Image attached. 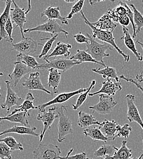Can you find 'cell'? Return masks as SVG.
Wrapping results in <instances>:
<instances>
[{
  "label": "cell",
  "mask_w": 143,
  "mask_h": 159,
  "mask_svg": "<svg viewBox=\"0 0 143 159\" xmlns=\"http://www.w3.org/2000/svg\"><path fill=\"white\" fill-rule=\"evenodd\" d=\"M118 150V148L114 145L104 144L94 152V156L96 157L104 159L108 156H113Z\"/></svg>",
  "instance_id": "33"
},
{
  "label": "cell",
  "mask_w": 143,
  "mask_h": 159,
  "mask_svg": "<svg viewBox=\"0 0 143 159\" xmlns=\"http://www.w3.org/2000/svg\"><path fill=\"white\" fill-rule=\"evenodd\" d=\"M96 84V80H92L91 81V83L89 87L88 88H87V90L85 92L80 94V96L77 100L76 103L74 105H72L73 110H78L81 106H82L84 103V102H86V100L87 98V96H89V94L90 93L91 90L94 88Z\"/></svg>",
  "instance_id": "37"
},
{
  "label": "cell",
  "mask_w": 143,
  "mask_h": 159,
  "mask_svg": "<svg viewBox=\"0 0 143 159\" xmlns=\"http://www.w3.org/2000/svg\"><path fill=\"white\" fill-rule=\"evenodd\" d=\"M118 125L119 124L114 120H108L107 119H105L99 127L103 134L109 139V141H113L116 139L115 136Z\"/></svg>",
  "instance_id": "20"
},
{
  "label": "cell",
  "mask_w": 143,
  "mask_h": 159,
  "mask_svg": "<svg viewBox=\"0 0 143 159\" xmlns=\"http://www.w3.org/2000/svg\"><path fill=\"white\" fill-rule=\"evenodd\" d=\"M22 86L25 88L31 91H42L47 94H51V92L48 91L42 84L40 79V73L38 72L31 73L29 77L26 78L25 81L22 83Z\"/></svg>",
  "instance_id": "13"
},
{
  "label": "cell",
  "mask_w": 143,
  "mask_h": 159,
  "mask_svg": "<svg viewBox=\"0 0 143 159\" xmlns=\"http://www.w3.org/2000/svg\"><path fill=\"white\" fill-rule=\"evenodd\" d=\"M136 43H138V44H139L141 47V48H142V49H143V42H140V41H138V40H136Z\"/></svg>",
  "instance_id": "51"
},
{
  "label": "cell",
  "mask_w": 143,
  "mask_h": 159,
  "mask_svg": "<svg viewBox=\"0 0 143 159\" xmlns=\"http://www.w3.org/2000/svg\"></svg>",
  "instance_id": "58"
},
{
  "label": "cell",
  "mask_w": 143,
  "mask_h": 159,
  "mask_svg": "<svg viewBox=\"0 0 143 159\" xmlns=\"http://www.w3.org/2000/svg\"><path fill=\"white\" fill-rule=\"evenodd\" d=\"M34 100V98L32 94V93H28L26 94V98L23 100L22 104L18 107V108L15 109L9 115H13L19 112H25L28 114V116H29L30 114L29 111L30 110H38V107H36L33 104Z\"/></svg>",
  "instance_id": "23"
},
{
  "label": "cell",
  "mask_w": 143,
  "mask_h": 159,
  "mask_svg": "<svg viewBox=\"0 0 143 159\" xmlns=\"http://www.w3.org/2000/svg\"><path fill=\"white\" fill-rule=\"evenodd\" d=\"M127 141L123 140L119 149L113 156H108L102 159H130L132 158V151L127 146Z\"/></svg>",
  "instance_id": "30"
},
{
  "label": "cell",
  "mask_w": 143,
  "mask_h": 159,
  "mask_svg": "<svg viewBox=\"0 0 143 159\" xmlns=\"http://www.w3.org/2000/svg\"><path fill=\"white\" fill-rule=\"evenodd\" d=\"M1 122V120H0V122Z\"/></svg>",
  "instance_id": "57"
},
{
  "label": "cell",
  "mask_w": 143,
  "mask_h": 159,
  "mask_svg": "<svg viewBox=\"0 0 143 159\" xmlns=\"http://www.w3.org/2000/svg\"><path fill=\"white\" fill-rule=\"evenodd\" d=\"M61 149L53 144H40L34 150V159H61Z\"/></svg>",
  "instance_id": "5"
},
{
  "label": "cell",
  "mask_w": 143,
  "mask_h": 159,
  "mask_svg": "<svg viewBox=\"0 0 143 159\" xmlns=\"http://www.w3.org/2000/svg\"><path fill=\"white\" fill-rule=\"evenodd\" d=\"M59 34L55 35L54 36L51 37V38H41V40H47L45 43L44 45L42 44V46H43V48L42 50L41 54L39 55H38L36 57V58H38L39 59H43L44 57H45L51 49L53 45L55 42V41L57 39V38L58 37Z\"/></svg>",
  "instance_id": "35"
},
{
  "label": "cell",
  "mask_w": 143,
  "mask_h": 159,
  "mask_svg": "<svg viewBox=\"0 0 143 159\" xmlns=\"http://www.w3.org/2000/svg\"><path fill=\"white\" fill-rule=\"evenodd\" d=\"M84 2H85L84 0H80V1H78L76 3H75V4L72 7L70 12L67 16L66 19L67 20H70L72 19L73 16L75 14L82 12V9L84 7Z\"/></svg>",
  "instance_id": "40"
},
{
  "label": "cell",
  "mask_w": 143,
  "mask_h": 159,
  "mask_svg": "<svg viewBox=\"0 0 143 159\" xmlns=\"http://www.w3.org/2000/svg\"><path fill=\"white\" fill-rule=\"evenodd\" d=\"M122 90V86L119 82L113 81L108 79L102 82V86L101 89L96 93H89V96L93 97L97 94H107L108 96L113 97L118 91Z\"/></svg>",
  "instance_id": "15"
},
{
  "label": "cell",
  "mask_w": 143,
  "mask_h": 159,
  "mask_svg": "<svg viewBox=\"0 0 143 159\" xmlns=\"http://www.w3.org/2000/svg\"><path fill=\"white\" fill-rule=\"evenodd\" d=\"M38 45H42L31 38H25L17 43H11V50H16L23 55H30L35 53Z\"/></svg>",
  "instance_id": "11"
},
{
  "label": "cell",
  "mask_w": 143,
  "mask_h": 159,
  "mask_svg": "<svg viewBox=\"0 0 143 159\" xmlns=\"http://www.w3.org/2000/svg\"><path fill=\"white\" fill-rule=\"evenodd\" d=\"M136 79L138 81V83H143V70L140 73V74L136 75Z\"/></svg>",
  "instance_id": "47"
},
{
  "label": "cell",
  "mask_w": 143,
  "mask_h": 159,
  "mask_svg": "<svg viewBox=\"0 0 143 159\" xmlns=\"http://www.w3.org/2000/svg\"><path fill=\"white\" fill-rule=\"evenodd\" d=\"M65 2H67V3H70V2H71V3H76L77 1H75V0H72V1H69V0L66 1V0H65Z\"/></svg>",
  "instance_id": "50"
},
{
  "label": "cell",
  "mask_w": 143,
  "mask_h": 159,
  "mask_svg": "<svg viewBox=\"0 0 143 159\" xmlns=\"http://www.w3.org/2000/svg\"><path fill=\"white\" fill-rule=\"evenodd\" d=\"M2 75H3V74H2V72H1V73H0V77H1V76H2Z\"/></svg>",
  "instance_id": "54"
},
{
  "label": "cell",
  "mask_w": 143,
  "mask_h": 159,
  "mask_svg": "<svg viewBox=\"0 0 143 159\" xmlns=\"http://www.w3.org/2000/svg\"><path fill=\"white\" fill-rule=\"evenodd\" d=\"M125 2L128 4V6L130 7L132 11H133L134 16V23L136 27V34H138L140 33L141 29L143 28V16L137 9V8L135 6L134 4L127 1Z\"/></svg>",
  "instance_id": "34"
},
{
  "label": "cell",
  "mask_w": 143,
  "mask_h": 159,
  "mask_svg": "<svg viewBox=\"0 0 143 159\" xmlns=\"http://www.w3.org/2000/svg\"><path fill=\"white\" fill-rule=\"evenodd\" d=\"M56 107L59 118L58 124V141L61 143L65 139L68 135L73 133L72 121L66 115L68 108L67 106L61 105Z\"/></svg>",
  "instance_id": "2"
},
{
  "label": "cell",
  "mask_w": 143,
  "mask_h": 159,
  "mask_svg": "<svg viewBox=\"0 0 143 159\" xmlns=\"http://www.w3.org/2000/svg\"></svg>",
  "instance_id": "59"
},
{
  "label": "cell",
  "mask_w": 143,
  "mask_h": 159,
  "mask_svg": "<svg viewBox=\"0 0 143 159\" xmlns=\"http://www.w3.org/2000/svg\"><path fill=\"white\" fill-rule=\"evenodd\" d=\"M6 7L5 9L0 16V40L3 39H8L7 34L5 30V26L7 21L10 17V13L11 10V6L12 1L7 0L5 1Z\"/></svg>",
  "instance_id": "19"
},
{
  "label": "cell",
  "mask_w": 143,
  "mask_h": 159,
  "mask_svg": "<svg viewBox=\"0 0 143 159\" xmlns=\"http://www.w3.org/2000/svg\"><path fill=\"white\" fill-rule=\"evenodd\" d=\"M0 157L2 159H12V151L3 142H0Z\"/></svg>",
  "instance_id": "41"
},
{
  "label": "cell",
  "mask_w": 143,
  "mask_h": 159,
  "mask_svg": "<svg viewBox=\"0 0 143 159\" xmlns=\"http://www.w3.org/2000/svg\"><path fill=\"white\" fill-rule=\"evenodd\" d=\"M125 99L127 104V119L130 122H135L138 124L143 130V121L135 104V96L127 94Z\"/></svg>",
  "instance_id": "12"
},
{
  "label": "cell",
  "mask_w": 143,
  "mask_h": 159,
  "mask_svg": "<svg viewBox=\"0 0 143 159\" xmlns=\"http://www.w3.org/2000/svg\"><path fill=\"white\" fill-rule=\"evenodd\" d=\"M102 2V1H94V0L89 1V3L91 4V6H94V5H95V4L99 3V2Z\"/></svg>",
  "instance_id": "49"
},
{
  "label": "cell",
  "mask_w": 143,
  "mask_h": 159,
  "mask_svg": "<svg viewBox=\"0 0 143 159\" xmlns=\"http://www.w3.org/2000/svg\"><path fill=\"white\" fill-rule=\"evenodd\" d=\"M130 159H138V158H137L136 157H132V158H131Z\"/></svg>",
  "instance_id": "53"
},
{
  "label": "cell",
  "mask_w": 143,
  "mask_h": 159,
  "mask_svg": "<svg viewBox=\"0 0 143 159\" xmlns=\"http://www.w3.org/2000/svg\"><path fill=\"white\" fill-rule=\"evenodd\" d=\"M67 159H89L87 157V154L86 152H83L79 154H75L74 156L69 155Z\"/></svg>",
  "instance_id": "45"
},
{
  "label": "cell",
  "mask_w": 143,
  "mask_h": 159,
  "mask_svg": "<svg viewBox=\"0 0 143 159\" xmlns=\"http://www.w3.org/2000/svg\"><path fill=\"white\" fill-rule=\"evenodd\" d=\"M81 15H82V19L84 20V22L85 23V24H86L91 28L92 33V36L94 39L100 40L103 42L104 43L109 44L119 53V54H120L123 57V59L126 62L129 61L130 57L129 55L125 54L123 51L119 48V47L117 45V44L115 42L114 35H113V31H102V30L96 28L95 26H94L92 25V23H91L89 20L87 19L84 14L83 12H81Z\"/></svg>",
  "instance_id": "1"
},
{
  "label": "cell",
  "mask_w": 143,
  "mask_h": 159,
  "mask_svg": "<svg viewBox=\"0 0 143 159\" xmlns=\"http://www.w3.org/2000/svg\"><path fill=\"white\" fill-rule=\"evenodd\" d=\"M72 48V46L70 44L58 42L55 49L51 53H48L45 57H44L43 60H45L46 62H48L49 59L51 58H56L59 57H64L65 58H67L71 54L70 49Z\"/></svg>",
  "instance_id": "17"
},
{
  "label": "cell",
  "mask_w": 143,
  "mask_h": 159,
  "mask_svg": "<svg viewBox=\"0 0 143 159\" xmlns=\"http://www.w3.org/2000/svg\"><path fill=\"white\" fill-rule=\"evenodd\" d=\"M6 88H7V94L6 100L1 105L2 109L7 108V113H9L10 110L14 106H20V103L23 101L21 98H19L18 95L14 92L11 86V82L9 80L5 81Z\"/></svg>",
  "instance_id": "14"
},
{
  "label": "cell",
  "mask_w": 143,
  "mask_h": 159,
  "mask_svg": "<svg viewBox=\"0 0 143 159\" xmlns=\"http://www.w3.org/2000/svg\"><path fill=\"white\" fill-rule=\"evenodd\" d=\"M14 64L15 66L14 70L8 75V77L13 81L12 86L16 87L21 79L26 74L30 73L33 69L20 61L14 62Z\"/></svg>",
  "instance_id": "16"
},
{
  "label": "cell",
  "mask_w": 143,
  "mask_h": 159,
  "mask_svg": "<svg viewBox=\"0 0 143 159\" xmlns=\"http://www.w3.org/2000/svg\"><path fill=\"white\" fill-rule=\"evenodd\" d=\"M83 134L85 136L90 137L94 141H102L105 143L109 141L103 134L100 127H97L94 125L86 128L83 130Z\"/></svg>",
  "instance_id": "28"
},
{
  "label": "cell",
  "mask_w": 143,
  "mask_h": 159,
  "mask_svg": "<svg viewBox=\"0 0 143 159\" xmlns=\"http://www.w3.org/2000/svg\"><path fill=\"white\" fill-rule=\"evenodd\" d=\"M56 118H58V114L56 110V105H54L53 107L49 108L47 111H45L43 113H40L38 114L37 120H41L43 124V129L41 132L39 137L40 142L43 141L47 131L51 129L52 124Z\"/></svg>",
  "instance_id": "9"
},
{
  "label": "cell",
  "mask_w": 143,
  "mask_h": 159,
  "mask_svg": "<svg viewBox=\"0 0 143 159\" xmlns=\"http://www.w3.org/2000/svg\"><path fill=\"white\" fill-rule=\"evenodd\" d=\"M17 61L22 62L32 69H37V67L40 65V64L37 61L36 57L31 55H26L19 53L17 56Z\"/></svg>",
  "instance_id": "36"
},
{
  "label": "cell",
  "mask_w": 143,
  "mask_h": 159,
  "mask_svg": "<svg viewBox=\"0 0 143 159\" xmlns=\"http://www.w3.org/2000/svg\"><path fill=\"white\" fill-rule=\"evenodd\" d=\"M132 131V128L128 124H125L123 126L118 125L116 134L115 138H124L127 139L129 137L130 133Z\"/></svg>",
  "instance_id": "39"
},
{
  "label": "cell",
  "mask_w": 143,
  "mask_h": 159,
  "mask_svg": "<svg viewBox=\"0 0 143 159\" xmlns=\"http://www.w3.org/2000/svg\"><path fill=\"white\" fill-rule=\"evenodd\" d=\"M45 21V22L43 24L37 26L34 28L25 29L24 33L30 34L31 32L34 31L44 32L50 33L51 37L60 33H63L65 35L66 39H68L69 33L63 29V28L59 25L56 20H48Z\"/></svg>",
  "instance_id": "4"
},
{
  "label": "cell",
  "mask_w": 143,
  "mask_h": 159,
  "mask_svg": "<svg viewBox=\"0 0 143 159\" xmlns=\"http://www.w3.org/2000/svg\"><path fill=\"white\" fill-rule=\"evenodd\" d=\"M0 13H1V12H0Z\"/></svg>",
  "instance_id": "60"
},
{
  "label": "cell",
  "mask_w": 143,
  "mask_h": 159,
  "mask_svg": "<svg viewBox=\"0 0 143 159\" xmlns=\"http://www.w3.org/2000/svg\"><path fill=\"white\" fill-rule=\"evenodd\" d=\"M123 36L121 39L123 40L125 46L135 55L138 61H143V57L138 52V50L136 47V44L133 38L130 34L128 29L127 27H123Z\"/></svg>",
  "instance_id": "22"
},
{
  "label": "cell",
  "mask_w": 143,
  "mask_h": 159,
  "mask_svg": "<svg viewBox=\"0 0 143 159\" xmlns=\"http://www.w3.org/2000/svg\"><path fill=\"white\" fill-rule=\"evenodd\" d=\"M87 90V88H81L75 91L72 92H67V93H62L61 94H58L56 97H55L53 99L51 100L50 101L43 103L41 105L38 106V111L40 113H43L46 111V108L51 106V105H55L58 104H62L64 103H65L68 102L70 99H71L72 98L75 97V96L78 94H80L83 93L85 92Z\"/></svg>",
  "instance_id": "10"
},
{
  "label": "cell",
  "mask_w": 143,
  "mask_h": 159,
  "mask_svg": "<svg viewBox=\"0 0 143 159\" xmlns=\"http://www.w3.org/2000/svg\"><path fill=\"white\" fill-rule=\"evenodd\" d=\"M0 142L4 143L11 149L12 152L14 151H19L20 152H23L24 150L23 144L20 142H18L12 137H7L4 139H0Z\"/></svg>",
  "instance_id": "38"
},
{
  "label": "cell",
  "mask_w": 143,
  "mask_h": 159,
  "mask_svg": "<svg viewBox=\"0 0 143 159\" xmlns=\"http://www.w3.org/2000/svg\"><path fill=\"white\" fill-rule=\"evenodd\" d=\"M107 14L114 23H118L119 19L127 16V9L125 1H119L118 5L114 9H109L106 12Z\"/></svg>",
  "instance_id": "25"
},
{
  "label": "cell",
  "mask_w": 143,
  "mask_h": 159,
  "mask_svg": "<svg viewBox=\"0 0 143 159\" xmlns=\"http://www.w3.org/2000/svg\"><path fill=\"white\" fill-rule=\"evenodd\" d=\"M130 23V20L127 16L120 18L118 21V23L122 25L123 27H126L127 26H128Z\"/></svg>",
  "instance_id": "46"
},
{
  "label": "cell",
  "mask_w": 143,
  "mask_h": 159,
  "mask_svg": "<svg viewBox=\"0 0 143 159\" xmlns=\"http://www.w3.org/2000/svg\"><path fill=\"white\" fill-rule=\"evenodd\" d=\"M41 17L45 16L47 18L45 21L48 20H58L61 21L63 25H69L68 20L66 17H62L60 13V8L59 7L49 6L41 13Z\"/></svg>",
  "instance_id": "21"
},
{
  "label": "cell",
  "mask_w": 143,
  "mask_h": 159,
  "mask_svg": "<svg viewBox=\"0 0 143 159\" xmlns=\"http://www.w3.org/2000/svg\"><path fill=\"white\" fill-rule=\"evenodd\" d=\"M119 79L123 80H125V81H127V82H130V83H133V84H135L139 89H140V90L141 91V92L143 93V86L140 84V83L136 81L135 80H134L133 79H132V78L126 77L125 76H124V75H123L119 76Z\"/></svg>",
  "instance_id": "44"
},
{
  "label": "cell",
  "mask_w": 143,
  "mask_h": 159,
  "mask_svg": "<svg viewBox=\"0 0 143 159\" xmlns=\"http://www.w3.org/2000/svg\"><path fill=\"white\" fill-rule=\"evenodd\" d=\"M74 38L75 40V41L80 43V44H83L85 43L86 45L89 43V38L87 36H85L84 34H83L82 33H79L75 35L74 36Z\"/></svg>",
  "instance_id": "43"
},
{
  "label": "cell",
  "mask_w": 143,
  "mask_h": 159,
  "mask_svg": "<svg viewBox=\"0 0 143 159\" xmlns=\"http://www.w3.org/2000/svg\"><path fill=\"white\" fill-rule=\"evenodd\" d=\"M117 104L118 102L115 101L113 97L100 94L99 102L93 106H90L89 108L92 110L93 112L96 111L99 114L106 115L111 113Z\"/></svg>",
  "instance_id": "8"
},
{
  "label": "cell",
  "mask_w": 143,
  "mask_h": 159,
  "mask_svg": "<svg viewBox=\"0 0 143 159\" xmlns=\"http://www.w3.org/2000/svg\"><path fill=\"white\" fill-rule=\"evenodd\" d=\"M101 124L102 122L98 121L92 115L86 113L83 111H80L78 112L77 124L80 127L87 128L94 125H98L101 126Z\"/></svg>",
  "instance_id": "26"
},
{
  "label": "cell",
  "mask_w": 143,
  "mask_h": 159,
  "mask_svg": "<svg viewBox=\"0 0 143 159\" xmlns=\"http://www.w3.org/2000/svg\"><path fill=\"white\" fill-rule=\"evenodd\" d=\"M1 86H0V91H1ZM1 93H0V98H1Z\"/></svg>",
  "instance_id": "55"
},
{
  "label": "cell",
  "mask_w": 143,
  "mask_h": 159,
  "mask_svg": "<svg viewBox=\"0 0 143 159\" xmlns=\"http://www.w3.org/2000/svg\"><path fill=\"white\" fill-rule=\"evenodd\" d=\"M87 37L89 38V42L86 44V52L88 53L94 60L102 62H103V58L109 57V53H106V51L108 50H113V47L109 44L103 43H100L92 38L91 35L87 33Z\"/></svg>",
  "instance_id": "3"
},
{
  "label": "cell",
  "mask_w": 143,
  "mask_h": 159,
  "mask_svg": "<svg viewBox=\"0 0 143 159\" xmlns=\"http://www.w3.org/2000/svg\"><path fill=\"white\" fill-rule=\"evenodd\" d=\"M74 151V149H70V151H69V152H68V153H67V155H66V156H65V157H62L61 159H67V157H68V156H69V155H70V154H72V152H73V151Z\"/></svg>",
  "instance_id": "48"
},
{
  "label": "cell",
  "mask_w": 143,
  "mask_h": 159,
  "mask_svg": "<svg viewBox=\"0 0 143 159\" xmlns=\"http://www.w3.org/2000/svg\"><path fill=\"white\" fill-rule=\"evenodd\" d=\"M92 25L96 28L106 31H114L117 27V24L114 23L106 12L95 23H92Z\"/></svg>",
  "instance_id": "24"
},
{
  "label": "cell",
  "mask_w": 143,
  "mask_h": 159,
  "mask_svg": "<svg viewBox=\"0 0 143 159\" xmlns=\"http://www.w3.org/2000/svg\"><path fill=\"white\" fill-rule=\"evenodd\" d=\"M70 60H74L77 61H79L82 63L83 62H92L97 64H100L103 67H106V66L105 63L100 62L96 60H94L88 53L86 52V50H81L78 49L77 50V53L70 58Z\"/></svg>",
  "instance_id": "29"
},
{
  "label": "cell",
  "mask_w": 143,
  "mask_h": 159,
  "mask_svg": "<svg viewBox=\"0 0 143 159\" xmlns=\"http://www.w3.org/2000/svg\"><path fill=\"white\" fill-rule=\"evenodd\" d=\"M37 128L36 127H26V126H19L15 125L11 128L7 129L4 131L0 132V137L7 134H17L20 135H31L34 137H40V134L36 132Z\"/></svg>",
  "instance_id": "18"
},
{
  "label": "cell",
  "mask_w": 143,
  "mask_h": 159,
  "mask_svg": "<svg viewBox=\"0 0 143 159\" xmlns=\"http://www.w3.org/2000/svg\"><path fill=\"white\" fill-rule=\"evenodd\" d=\"M28 114L25 112H19L13 115H8L5 117H0V120H7L11 122L20 123L22 125L26 127H29L28 121L26 119Z\"/></svg>",
  "instance_id": "32"
},
{
  "label": "cell",
  "mask_w": 143,
  "mask_h": 159,
  "mask_svg": "<svg viewBox=\"0 0 143 159\" xmlns=\"http://www.w3.org/2000/svg\"><path fill=\"white\" fill-rule=\"evenodd\" d=\"M14 29V28L13 26V23L11 19V17H9L7 21L6 25L5 30L8 36V39L7 40V41H8L9 42H11V43H12L14 40V39L12 38V33H13Z\"/></svg>",
  "instance_id": "42"
},
{
  "label": "cell",
  "mask_w": 143,
  "mask_h": 159,
  "mask_svg": "<svg viewBox=\"0 0 143 159\" xmlns=\"http://www.w3.org/2000/svg\"><path fill=\"white\" fill-rule=\"evenodd\" d=\"M12 4H14V8H11L10 17L13 24L16 25V26L14 28V29L17 27H19L20 30L22 39H23L25 38L24 36L23 26L25 23L26 22V15L31 10V1H28V9L26 11H25V8L20 7L14 1H12Z\"/></svg>",
  "instance_id": "6"
},
{
  "label": "cell",
  "mask_w": 143,
  "mask_h": 159,
  "mask_svg": "<svg viewBox=\"0 0 143 159\" xmlns=\"http://www.w3.org/2000/svg\"><path fill=\"white\" fill-rule=\"evenodd\" d=\"M92 71L102 75L103 79H113L115 80L116 81L119 82V80H120L119 77L118 76L117 71L116 69L114 67L106 66L104 69H101V68L92 69Z\"/></svg>",
  "instance_id": "31"
},
{
  "label": "cell",
  "mask_w": 143,
  "mask_h": 159,
  "mask_svg": "<svg viewBox=\"0 0 143 159\" xmlns=\"http://www.w3.org/2000/svg\"><path fill=\"white\" fill-rule=\"evenodd\" d=\"M0 159H1V157H0Z\"/></svg>",
  "instance_id": "56"
},
{
  "label": "cell",
  "mask_w": 143,
  "mask_h": 159,
  "mask_svg": "<svg viewBox=\"0 0 143 159\" xmlns=\"http://www.w3.org/2000/svg\"><path fill=\"white\" fill-rule=\"evenodd\" d=\"M48 70L49 72L48 85L53 88V94H57L58 93V86L61 79V73L55 69H50Z\"/></svg>",
  "instance_id": "27"
},
{
  "label": "cell",
  "mask_w": 143,
  "mask_h": 159,
  "mask_svg": "<svg viewBox=\"0 0 143 159\" xmlns=\"http://www.w3.org/2000/svg\"><path fill=\"white\" fill-rule=\"evenodd\" d=\"M82 62L74 60H68L65 58H58L55 60L48 61L44 64H40L37 67V69L41 70H49L50 69H55L58 70H61L65 72L76 65H80Z\"/></svg>",
  "instance_id": "7"
},
{
  "label": "cell",
  "mask_w": 143,
  "mask_h": 159,
  "mask_svg": "<svg viewBox=\"0 0 143 159\" xmlns=\"http://www.w3.org/2000/svg\"><path fill=\"white\" fill-rule=\"evenodd\" d=\"M138 159H143V151H142V152H141V155H140V156L138 157Z\"/></svg>",
  "instance_id": "52"
}]
</instances>
